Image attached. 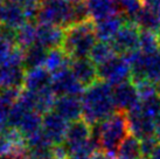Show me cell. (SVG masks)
<instances>
[{"mask_svg":"<svg viewBox=\"0 0 160 159\" xmlns=\"http://www.w3.org/2000/svg\"><path fill=\"white\" fill-rule=\"evenodd\" d=\"M64 36V28L48 23L38 22L36 26V44L46 49H53L61 47Z\"/></svg>","mask_w":160,"mask_h":159,"instance_id":"9a60e30c","label":"cell"},{"mask_svg":"<svg viewBox=\"0 0 160 159\" xmlns=\"http://www.w3.org/2000/svg\"><path fill=\"white\" fill-rule=\"evenodd\" d=\"M93 136L92 126L87 123L84 119H77L69 123L66 138H64V145L68 149L69 153L77 150L85 145Z\"/></svg>","mask_w":160,"mask_h":159,"instance_id":"8fae6325","label":"cell"},{"mask_svg":"<svg viewBox=\"0 0 160 159\" xmlns=\"http://www.w3.org/2000/svg\"><path fill=\"white\" fill-rule=\"evenodd\" d=\"M36 26L38 23L34 21H28L17 31V46L22 50H26L27 48L36 44Z\"/></svg>","mask_w":160,"mask_h":159,"instance_id":"484cf974","label":"cell"},{"mask_svg":"<svg viewBox=\"0 0 160 159\" xmlns=\"http://www.w3.org/2000/svg\"><path fill=\"white\" fill-rule=\"evenodd\" d=\"M129 133L128 117L124 111H116L102 123L95 125L93 130L99 149L109 155H116L120 143Z\"/></svg>","mask_w":160,"mask_h":159,"instance_id":"3957f363","label":"cell"},{"mask_svg":"<svg viewBox=\"0 0 160 159\" xmlns=\"http://www.w3.org/2000/svg\"><path fill=\"white\" fill-rule=\"evenodd\" d=\"M156 84H157V91H158V95L160 96V80L157 82Z\"/></svg>","mask_w":160,"mask_h":159,"instance_id":"d590c367","label":"cell"},{"mask_svg":"<svg viewBox=\"0 0 160 159\" xmlns=\"http://www.w3.org/2000/svg\"><path fill=\"white\" fill-rule=\"evenodd\" d=\"M69 122L67 119L56 114L54 110L49 111L42 117V131L53 143V145H58L64 143Z\"/></svg>","mask_w":160,"mask_h":159,"instance_id":"7c38bea8","label":"cell"},{"mask_svg":"<svg viewBox=\"0 0 160 159\" xmlns=\"http://www.w3.org/2000/svg\"><path fill=\"white\" fill-rule=\"evenodd\" d=\"M42 117L43 115L36 111H28L23 116L17 129L25 136V138H28L32 135L39 132L42 129Z\"/></svg>","mask_w":160,"mask_h":159,"instance_id":"d4e9b609","label":"cell"},{"mask_svg":"<svg viewBox=\"0 0 160 159\" xmlns=\"http://www.w3.org/2000/svg\"><path fill=\"white\" fill-rule=\"evenodd\" d=\"M132 68L131 81H151L157 83L160 80V50L156 53H144L138 49L133 53L125 55Z\"/></svg>","mask_w":160,"mask_h":159,"instance_id":"277c9868","label":"cell"},{"mask_svg":"<svg viewBox=\"0 0 160 159\" xmlns=\"http://www.w3.org/2000/svg\"><path fill=\"white\" fill-rule=\"evenodd\" d=\"M26 22H28V19L22 6L17 1H6L0 25L17 32Z\"/></svg>","mask_w":160,"mask_h":159,"instance_id":"ffe728a7","label":"cell"},{"mask_svg":"<svg viewBox=\"0 0 160 159\" xmlns=\"http://www.w3.org/2000/svg\"><path fill=\"white\" fill-rule=\"evenodd\" d=\"M142 7L160 18V0H142Z\"/></svg>","mask_w":160,"mask_h":159,"instance_id":"d6a6232c","label":"cell"},{"mask_svg":"<svg viewBox=\"0 0 160 159\" xmlns=\"http://www.w3.org/2000/svg\"><path fill=\"white\" fill-rule=\"evenodd\" d=\"M47 54H48V49L38 44L27 48L23 53V66L26 68V70L36 68V67H45Z\"/></svg>","mask_w":160,"mask_h":159,"instance_id":"cb8c5ba5","label":"cell"},{"mask_svg":"<svg viewBox=\"0 0 160 159\" xmlns=\"http://www.w3.org/2000/svg\"><path fill=\"white\" fill-rule=\"evenodd\" d=\"M116 157L118 159H139L142 158L140 139L129 133L117 149Z\"/></svg>","mask_w":160,"mask_h":159,"instance_id":"603a6c76","label":"cell"},{"mask_svg":"<svg viewBox=\"0 0 160 159\" xmlns=\"http://www.w3.org/2000/svg\"><path fill=\"white\" fill-rule=\"evenodd\" d=\"M140 32L142 29L134 21L130 20L125 22L115 38L110 41L116 54L125 56L138 50L140 44Z\"/></svg>","mask_w":160,"mask_h":159,"instance_id":"52a82bcc","label":"cell"},{"mask_svg":"<svg viewBox=\"0 0 160 159\" xmlns=\"http://www.w3.org/2000/svg\"><path fill=\"white\" fill-rule=\"evenodd\" d=\"M28 151L26 138L17 128H7L0 132V156L20 159Z\"/></svg>","mask_w":160,"mask_h":159,"instance_id":"9c48e42d","label":"cell"},{"mask_svg":"<svg viewBox=\"0 0 160 159\" xmlns=\"http://www.w3.org/2000/svg\"><path fill=\"white\" fill-rule=\"evenodd\" d=\"M5 4H6V0H0V20H1V17H2V12H4V8H5Z\"/></svg>","mask_w":160,"mask_h":159,"instance_id":"e575fe53","label":"cell"},{"mask_svg":"<svg viewBox=\"0 0 160 159\" xmlns=\"http://www.w3.org/2000/svg\"><path fill=\"white\" fill-rule=\"evenodd\" d=\"M128 123H129L130 133L139 138L140 141L144 138L156 136L157 121L147 116L140 108V102L133 108H131L126 112Z\"/></svg>","mask_w":160,"mask_h":159,"instance_id":"ba28073f","label":"cell"},{"mask_svg":"<svg viewBox=\"0 0 160 159\" xmlns=\"http://www.w3.org/2000/svg\"><path fill=\"white\" fill-rule=\"evenodd\" d=\"M68 1H70L71 4H77V3H82L84 0H68Z\"/></svg>","mask_w":160,"mask_h":159,"instance_id":"8d00e7d4","label":"cell"},{"mask_svg":"<svg viewBox=\"0 0 160 159\" xmlns=\"http://www.w3.org/2000/svg\"><path fill=\"white\" fill-rule=\"evenodd\" d=\"M81 100L82 118L91 126L102 123L117 111L113 102V88L101 80L85 88Z\"/></svg>","mask_w":160,"mask_h":159,"instance_id":"6da1fadb","label":"cell"},{"mask_svg":"<svg viewBox=\"0 0 160 159\" xmlns=\"http://www.w3.org/2000/svg\"><path fill=\"white\" fill-rule=\"evenodd\" d=\"M50 88L56 97L60 96H78L81 97L85 88L76 80L70 69H66L60 73L53 74Z\"/></svg>","mask_w":160,"mask_h":159,"instance_id":"30bf717a","label":"cell"},{"mask_svg":"<svg viewBox=\"0 0 160 159\" xmlns=\"http://www.w3.org/2000/svg\"><path fill=\"white\" fill-rule=\"evenodd\" d=\"M69 69L84 88L98 81L97 64H95L89 58L71 60Z\"/></svg>","mask_w":160,"mask_h":159,"instance_id":"5bb4252c","label":"cell"},{"mask_svg":"<svg viewBox=\"0 0 160 159\" xmlns=\"http://www.w3.org/2000/svg\"><path fill=\"white\" fill-rule=\"evenodd\" d=\"M142 110L153 119H158L160 117V96L158 94L150 97L140 100Z\"/></svg>","mask_w":160,"mask_h":159,"instance_id":"f1b7e54d","label":"cell"},{"mask_svg":"<svg viewBox=\"0 0 160 159\" xmlns=\"http://www.w3.org/2000/svg\"><path fill=\"white\" fill-rule=\"evenodd\" d=\"M53 74L46 67L27 69L23 79V89L29 91H41L50 88Z\"/></svg>","mask_w":160,"mask_h":159,"instance_id":"e0dca14e","label":"cell"},{"mask_svg":"<svg viewBox=\"0 0 160 159\" xmlns=\"http://www.w3.org/2000/svg\"><path fill=\"white\" fill-rule=\"evenodd\" d=\"M116 54L110 42H104V41H97V44L93 46L92 50L89 55V59L95 63V64H102L104 62L109 61L112 59Z\"/></svg>","mask_w":160,"mask_h":159,"instance_id":"4316f807","label":"cell"},{"mask_svg":"<svg viewBox=\"0 0 160 159\" xmlns=\"http://www.w3.org/2000/svg\"><path fill=\"white\" fill-rule=\"evenodd\" d=\"M71 63V59L64 53L61 47L49 49L47 54V59L45 62V67L52 74H56L62 70L69 69Z\"/></svg>","mask_w":160,"mask_h":159,"instance_id":"7402d4cb","label":"cell"},{"mask_svg":"<svg viewBox=\"0 0 160 159\" xmlns=\"http://www.w3.org/2000/svg\"><path fill=\"white\" fill-rule=\"evenodd\" d=\"M0 159H14V158H11V157H2V156H0Z\"/></svg>","mask_w":160,"mask_h":159,"instance_id":"74e56055","label":"cell"},{"mask_svg":"<svg viewBox=\"0 0 160 159\" xmlns=\"http://www.w3.org/2000/svg\"><path fill=\"white\" fill-rule=\"evenodd\" d=\"M20 159H55L52 153V149L46 151H32L28 150L25 156Z\"/></svg>","mask_w":160,"mask_h":159,"instance_id":"1f68e13d","label":"cell"},{"mask_svg":"<svg viewBox=\"0 0 160 159\" xmlns=\"http://www.w3.org/2000/svg\"><path fill=\"white\" fill-rule=\"evenodd\" d=\"M113 102L117 111L126 112L140 102L138 89L132 81L113 87Z\"/></svg>","mask_w":160,"mask_h":159,"instance_id":"4fadbf2b","label":"cell"},{"mask_svg":"<svg viewBox=\"0 0 160 159\" xmlns=\"http://www.w3.org/2000/svg\"><path fill=\"white\" fill-rule=\"evenodd\" d=\"M159 139L156 136L152 137L144 138L140 141V145H142V155L144 159H148L152 156V153L156 151V149L159 145Z\"/></svg>","mask_w":160,"mask_h":159,"instance_id":"4dcf8cb0","label":"cell"},{"mask_svg":"<svg viewBox=\"0 0 160 159\" xmlns=\"http://www.w3.org/2000/svg\"><path fill=\"white\" fill-rule=\"evenodd\" d=\"M36 20L66 28L74 23V4L68 0H41Z\"/></svg>","mask_w":160,"mask_h":159,"instance_id":"5b68a950","label":"cell"},{"mask_svg":"<svg viewBox=\"0 0 160 159\" xmlns=\"http://www.w3.org/2000/svg\"><path fill=\"white\" fill-rule=\"evenodd\" d=\"M126 21H128L126 18L122 13L113 14L108 18L96 21L95 29H96V35H97L98 41L110 42Z\"/></svg>","mask_w":160,"mask_h":159,"instance_id":"ac0fdd59","label":"cell"},{"mask_svg":"<svg viewBox=\"0 0 160 159\" xmlns=\"http://www.w3.org/2000/svg\"><path fill=\"white\" fill-rule=\"evenodd\" d=\"M97 73L98 80L105 82L113 88L128 81H131L132 68L129 60L124 55L117 54L109 61L97 66Z\"/></svg>","mask_w":160,"mask_h":159,"instance_id":"8992f818","label":"cell"},{"mask_svg":"<svg viewBox=\"0 0 160 159\" xmlns=\"http://www.w3.org/2000/svg\"><path fill=\"white\" fill-rule=\"evenodd\" d=\"M56 114L67 119L68 122H74L82 117V100L78 96H60L56 97L53 109Z\"/></svg>","mask_w":160,"mask_h":159,"instance_id":"d6986e66","label":"cell"},{"mask_svg":"<svg viewBox=\"0 0 160 159\" xmlns=\"http://www.w3.org/2000/svg\"><path fill=\"white\" fill-rule=\"evenodd\" d=\"M118 4L119 12L125 18L131 19V21H133V19L142 8V0H118Z\"/></svg>","mask_w":160,"mask_h":159,"instance_id":"f546056e","label":"cell"},{"mask_svg":"<svg viewBox=\"0 0 160 159\" xmlns=\"http://www.w3.org/2000/svg\"><path fill=\"white\" fill-rule=\"evenodd\" d=\"M139 159H144V158H139Z\"/></svg>","mask_w":160,"mask_h":159,"instance_id":"f35d334b","label":"cell"},{"mask_svg":"<svg viewBox=\"0 0 160 159\" xmlns=\"http://www.w3.org/2000/svg\"><path fill=\"white\" fill-rule=\"evenodd\" d=\"M26 68L20 64L13 63H0V90L9 88L21 89L23 85V79Z\"/></svg>","mask_w":160,"mask_h":159,"instance_id":"2e32d148","label":"cell"},{"mask_svg":"<svg viewBox=\"0 0 160 159\" xmlns=\"http://www.w3.org/2000/svg\"><path fill=\"white\" fill-rule=\"evenodd\" d=\"M97 41L95 21L89 19L83 22L72 23L64 28L61 48L71 60L85 59L89 58Z\"/></svg>","mask_w":160,"mask_h":159,"instance_id":"7a4b0ae2","label":"cell"},{"mask_svg":"<svg viewBox=\"0 0 160 159\" xmlns=\"http://www.w3.org/2000/svg\"><path fill=\"white\" fill-rule=\"evenodd\" d=\"M148 159H160V143L159 145H158V147L156 149V151L152 153V156Z\"/></svg>","mask_w":160,"mask_h":159,"instance_id":"836d02e7","label":"cell"},{"mask_svg":"<svg viewBox=\"0 0 160 159\" xmlns=\"http://www.w3.org/2000/svg\"><path fill=\"white\" fill-rule=\"evenodd\" d=\"M90 19L96 22L110 15L120 13L118 0H85Z\"/></svg>","mask_w":160,"mask_h":159,"instance_id":"44dd1931","label":"cell"},{"mask_svg":"<svg viewBox=\"0 0 160 159\" xmlns=\"http://www.w3.org/2000/svg\"><path fill=\"white\" fill-rule=\"evenodd\" d=\"M139 49L144 53H156L160 50V34L151 31L140 32Z\"/></svg>","mask_w":160,"mask_h":159,"instance_id":"83f0119b","label":"cell"}]
</instances>
